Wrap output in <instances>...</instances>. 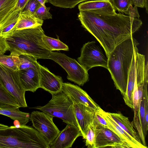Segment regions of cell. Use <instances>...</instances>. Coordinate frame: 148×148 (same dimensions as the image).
Here are the masks:
<instances>
[{
  "instance_id": "cell-2",
  "label": "cell",
  "mask_w": 148,
  "mask_h": 148,
  "mask_svg": "<svg viewBox=\"0 0 148 148\" xmlns=\"http://www.w3.org/2000/svg\"><path fill=\"white\" fill-rule=\"evenodd\" d=\"M139 44L133 36L116 46L107 57L108 69L115 87L124 96L134 55Z\"/></svg>"
},
{
  "instance_id": "cell-41",
  "label": "cell",
  "mask_w": 148,
  "mask_h": 148,
  "mask_svg": "<svg viewBox=\"0 0 148 148\" xmlns=\"http://www.w3.org/2000/svg\"><path fill=\"white\" fill-rule=\"evenodd\" d=\"M41 5H45V3L49 2L48 0H37Z\"/></svg>"
},
{
  "instance_id": "cell-23",
  "label": "cell",
  "mask_w": 148,
  "mask_h": 148,
  "mask_svg": "<svg viewBox=\"0 0 148 148\" xmlns=\"http://www.w3.org/2000/svg\"><path fill=\"white\" fill-rule=\"evenodd\" d=\"M20 105L5 88L0 84V108H19Z\"/></svg>"
},
{
  "instance_id": "cell-8",
  "label": "cell",
  "mask_w": 148,
  "mask_h": 148,
  "mask_svg": "<svg viewBox=\"0 0 148 148\" xmlns=\"http://www.w3.org/2000/svg\"><path fill=\"white\" fill-rule=\"evenodd\" d=\"M77 62L87 71L92 67L101 66L108 69V58L95 41L84 44Z\"/></svg>"
},
{
  "instance_id": "cell-11",
  "label": "cell",
  "mask_w": 148,
  "mask_h": 148,
  "mask_svg": "<svg viewBox=\"0 0 148 148\" xmlns=\"http://www.w3.org/2000/svg\"><path fill=\"white\" fill-rule=\"evenodd\" d=\"M62 91L68 96L73 103H81L94 110L98 109L99 106L85 91L76 85L63 82Z\"/></svg>"
},
{
  "instance_id": "cell-16",
  "label": "cell",
  "mask_w": 148,
  "mask_h": 148,
  "mask_svg": "<svg viewBox=\"0 0 148 148\" xmlns=\"http://www.w3.org/2000/svg\"><path fill=\"white\" fill-rule=\"evenodd\" d=\"M22 84L26 91L33 92L40 88L39 66L19 70Z\"/></svg>"
},
{
  "instance_id": "cell-1",
  "label": "cell",
  "mask_w": 148,
  "mask_h": 148,
  "mask_svg": "<svg viewBox=\"0 0 148 148\" xmlns=\"http://www.w3.org/2000/svg\"><path fill=\"white\" fill-rule=\"evenodd\" d=\"M78 17L82 26L100 43L107 57L116 46L132 36L142 24L139 18L120 12L112 15L79 10Z\"/></svg>"
},
{
  "instance_id": "cell-7",
  "label": "cell",
  "mask_w": 148,
  "mask_h": 148,
  "mask_svg": "<svg viewBox=\"0 0 148 148\" xmlns=\"http://www.w3.org/2000/svg\"><path fill=\"white\" fill-rule=\"evenodd\" d=\"M0 78L3 86L20 107H27L25 96L26 91L21 81L19 70L13 71L0 62Z\"/></svg>"
},
{
  "instance_id": "cell-24",
  "label": "cell",
  "mask_w": 148,
  "mask_h": 148,
  "mask_svg": "<svg viewBox=\"0 0 148 148\" xmlns=\"http://www.w3.org/2000/svg\"><path fill=\"white\" fill-rule=\"evenodd\" d=\"M148 82H146L144 84L142 100L137 112V116L139 123L144 136L145 138L147 135V131L146 130L145 122V106L146 101L148 99L147 90Z\"/></svg>"
},
{
  "instance_id": "cell-19",
  "label": "cell",
  "mask_w": 148,
  "mask_h": 148,
  "mask_svg": "<svg viewBox=\"0 0 148 148\" xmlns=\"http://www.w3.org/2000/svg\"><path fill=\"white\" fill-rule=\"evenodd\" d=\"M22 11L16 8L0 23V36L4 38L12 32Z\"/></svg>"
},
{
  "instance_id": "cell-12",
  "label": "cell",
  "mask_w": 148,
  "mask_h": 148,
  "mask_svg": "<svg viewBox=\"0 0 148 148\" xmlns=\"http://www.w3.org/2000/svg\"><path fill=\"white\" fill-rule=\"evenodd\" d=\"M40 88L51 95L62 91L63 83L62 78L51 73L46 67L39 64Z\"/></svg>"
},
{
  "instance_id": "cell-4",
  "label": "cell",
  "mask_w": 148,
  "mask_h": 148,
  "mask_svg": "<svg viewBox=\"0 0 148 148\" xmlns=\"http://www.w3.org/2000/svg\"><path fill=\"white\" fill-rule=\"evenodd\" d=\"M49 148V145L35 129L26 125L0 129V148Z\"/></svg>"
},
{
  "instance_id": "cell-40",
  "label": "cell",
  "mask_w": 148,
  "mask_h": 148,
  "mask_svg": "<svg viewBox=\"0 0 148 148\" xmlns=\"http://www.w3.org/2000/svg\"><path fill=\"white\" fill-rule=\"evenodd\" d=\"M145 122L146 130L148 129V99L147 100L145 106Z\"/></svg>"
},
{
  "instance_id": "cell-39",
  "label": "cell",
  "mask_w": 148,
  "mask_h": 148,
  "mask_svg": "<svg viewBox=\"0 0 148 148\" xmlns=\"http://www.w3.org/2000/svg\"><path fill=\"white\" fill-rule=\"evenodd\" d=\"M29 0H18L16 8H19L23 11L26 5Z\"/></svg>"
},
{
  "instance_id": "cell-42",
  "label": "cell",
  "mask_w": 148,
  "mask_h": 148,
  "mask_svg": "<svg viewBox=\"0 0 148 148\" xmlns=\"http://www.w3.org/2000/svg\"><path fill=\"white\" fill-rule=\"evenodd\" d=\"M8 127V126L3 124H0V129L6 128Z\"/></svg>"
},
{
  "instance_id": "cell-3",
  "label": "cell",
  "mask_w": 148,
  "mask_h": 148,
  "mask_svg": "<svg viewBox=\"0 0 148 148\" xmlns=\"http://www.w3.org/2000/svg\"><path fill=\"white\" fill-rule=\"evenodd\" d=\"M41 25L12 32L5 37L9 51L19 55L27 54L38 59H49L52 51L42 39L44 32Z\"/></svg>"
},
{
  "instance_id": "cell-26",
  "label": "cell",
  "mask_w": 148,
  "mask_h": 148,
  "mask_svg": "<svg viewBox=\"0 0 148 148\" xmlns=\"http://www.w3.org/2000/svg\"><path fill=\"white\" fill-rule=\"evenodd\" d=\"M43 41L47 48L52 51H53L69 50L68 47L60 40L44 35L42 37Z\"/></svg>"
},
{
  "instance_id": "cell-27",
  "label": "cell",
  "mask_w": 148,
  "mask_h": 148,
  "mask_svg": "<svg viewBox=\"0 0 148 148\" xmlns=\"http://www.w3.org/2000/svg\"><path fill=\"white\" fill-rule=\"evenodd\" d=\"M18 0H0V23L16 8Z\"/></svg>"
},
{
  "instance_id": "cell-20",
  "label": "cell",
  "mask_w": 148,
  "mask_h": 148,
  "mask_svg": "<svg viewBox=\"0 0 148 148\" xmlns=\"http://www.w3.org/2000/svg\"><path fill=\"white\" fill-rule=\"evenodd\" d=\"M109 113L113 120L125 131L138 142L141 143L133 124L128 117L121 113Z\"/></svg>"
},
{
  "instance_id": "cell-35",
  "label": "cell",
  "mask_w": 148,
  "mask_h": 148,
  "mask_svg": "<svg viewBox=\"0 0 148 148\" xmlns=\"http://www.w3.org/2000/svg\"><path fill=\"white\" fill-rule=\"evenodd\" d=\"M132 101L134 115H137L138 110V94L136 81H135L134 88L132 94Z\"/></svg>"
},
{
  "instance_id": "cell-36",
  "label": "cell",
  "mask_w": 148,
  "mask_h": 148,
  "mask_svg": "<svg viewBox=\"0 0 148 148\" xmlns=\"http://www.w3.org/2000/svg\"><path fill=\"white\" fill-rule=\"evenodd\" d=\"M9 46L5 40L0 36V55L4 54L7 51H9Z\"/></svg>"
},
{
  "instance_id": "cell-6",
  "label": "cell",
  "mask_w": 148,
  "mask_h": 148,
  "mask_svg": "<svg viewBox=\"0 0 148 148\" xmlns=\"http://www.w3.org/2000/svg\"><path fill=\"white\" fill-rule=\"evenodd\" d=\"M49 59L58 63L66 71L69 80L80 86H83L89 81L88 71L75 59L64 53L52 51Z\"/></svg>"
},
{
  "instance_id": "cell-15",
  "label": "cell",
  "mask_w": 148,
  "mask_h": 148,
  "mask_svg": "<svg viewBox=\"0 0 148 148\" xmlns=\"http://www.w3.org/2000/svg\"><path fill=\"white\" fill-rule=\"evenodd\" d=\"M75 115L79 128L85 139L89 125L93 121V115L95 111L82 104L73 103Z\"/></svg>"
},
{
  "instance_id": "cell-21",
  "label": "cell",
  "mask_w": 148,
  "mask_h": 148,
  "mask_svg": "<svg viewBox=\"0 0 148 148\" xmlns=\"http://www.w3.org/2000/svg\"><path fill=\"white\" fill-rule=\"evenodd\" d=\"M136 49L134 53L130 68L126 91L123 98L125 104L128 107L133 109L132 101V94L133 92L135 79L136 67L135 63V54Z\"/></svg>"
},
{
  "instance_id": "cell-37",
  "label": "cell",
  "mask_w": 148,
  "mask_h": 148,
  "mask_svg": "<svg viewBox=\"0 0 148 148\" xmlns=\"http://www.w3.org/2000/svg\"><path fill=\"white\" fill-rule=\"evenodd\" d=\"M135 6L140 8H145L146 12L148 13V0H132Z\"/></svg>"
},
{
  "instance_id": "cell-17",
  "label": "cell",
  "mask_w": 148,
  "mask_h": 148,
  "mask_svg": "<svg viewBox=\"0 0 148 148\" xmlns=\"http://www.w3.org/2000/svg\"><path fill=\"white\" fill-rule=\"evenodd\" d=\"M78 8L81 11L112 15L116 14L109 0L88 1L79 4Z\"/></svg>"
},
{
  "instance_id": "cell-13",
  "label": "cell",
  "mask_w": 148,
  "mask_h": 148,
  "mask_svg": "<svg viewBox=\"0 0 148 148\" xmlns=\"http://www.w3.org/2000/svg\"><path fill=\"white\" fill-rule=\"evenodd\" d=\"M82 134L77 127L67 124L58 136L49 145V148H69L71 147L76 138Z\"/></svg>"
},
{
  "instance_id": "cell-31",
  "label": "cell",
  "mask_w": 148,
  "mask_h": 148,
  "mask_svg": "<svg viewBox=\"0 0 148 148\" xmlns=\"http://www.w3.org/2000/svg\"><path fill=\"white\" fill-rule=\"evenodd\" d=\"M95 126L92 123L88 127L85 138L86 145L88 148H93L95 136Z\"/></svg>"
},
{
  "instance_id": "cell-28",
  "label": "cell",
  "mask_w": 148,
  "mask_h": 148,
  "mask_svg": "<svg viewBox=\"0 0 148 148\" xmlns=\"http://www.w3.org/2000/svg\"><path fill=\"white\" fill-rule=\"evenodd\" d=\"M20 66L19 70L31 68H37L39 66L37 59L34 56L27 54L19 56Z\"/></svg>"
},
{
  "instance_id": "cell-30",
  "label": "cell",
  "mask_w": 148,
  "mask_h": 148,
  "mask_svg": "<svg viewBox=\"0 0 148 148\" xmlns=\"http://www.w3.org/2000/svg\"><path fill=\"white\" fill-rule=\"evenodd\" d=\"M87 0H48L49 2L56 6L64 8H72L80 2Z\"/></svg>"
},
{
  "instance_id": "cell-10",
  "label": "cell",
  "mask_w": 148,
  "mask_h": 148,
  "mask_svg": "<svg viewBox=\"0 0 148 148\" xmlns=\"http://www.w3.org/2000/svg\"><path fill=\"white\" fill-rule=\"evenodd\" d=\"M93 148L110 147L112 148H130L118 135L109 128L97 126Z\"/></svg>"
},
{
  "instance_id": "cell-22",
  "label": "cell",
  "mask_w": 148,
  "mask_h": 148,
  "mask_svg": "<svg viewBox=\"0 0 148 148\" xmlns=\"http://www.w3.org/2000/svg\"><path fill=\"white\" fill-rule=\"evenodd\" d=\"M0 114L18 121L21 125H26L30 120L29 114L21 111L19 108H0Z\"/></svg>"
},
{
  "instance_id": "cell-14",
  "label": "cell",
  "mask_w": 148,
  "mask_h": 148,
  "mask_svg": "<svg viewBox=\"0 0 148 148\" xmlns=\"http://www.w3.org/2000/svg\"><path fill=\"white\" fill-rule=\"evenodd\" d=\"M98 110L107 121L108 128L118 135L130 148H147L141 143H139L133 138L121 127L112 119L109 112H106L99 106Z\"/></svg>"
},
{
  "instance_id": "cell-32",
  "label": "cell",
  "mask_w": 148,
  "mask_h": 148,
  "mask_svg": "<svg viewBox=\"0 0 148 148\" xmlns=\"http://www.w3.org/2000/svg\"><path fill=\"white\" fill-rule=\"evenodd\" d=\"M50 7L41 5L36 11L34 15L37 18L42 20L51 19L52 15L49 12Z\"/></svg>"
},
{
  "instance_id": "cell-5",
  "label": "cell",
  "mask_w": 148,
  "mask_h": 148,
  "mask_svg": "<svg viewBox=\"0 0 148 148\" xmlns=\"http://www.w3.org/2000/svg\"><path fill=\"white\" fill-rule=\"evenodd\" d=\"M52 95L51 99L46 105L34 108L53 117L60 118L67 124L73 125L79 128L74 114L73 103L68 96L62 91Z\"/></svg>"
},
{
  "instance_id": "cell-18",
  "label": "cell",
  "mask_w": 148,
  "mask_h": 148,
  "mask_svg": "<svg viewBox=\"0 0 148 148\" xmlns=\"http://www.w3.org/2000/svg\"><path fill=\"white\" fill-rule=\"evenodd\" d=\"M43 23V20L36 17L30 11H23L21 13L12 32L39 25L42 26Z\"/></svg>"
},
{
  "instance_id": "cell-25",
  "label": "cell",
  "mask_w": 148,
  "mask_h": 148,
  "mask_svg": "<svg viewBox=\"0 0 148 148\" xmlns=\"http://www.w3.org/2000/svg\"><path fill=\"white\" fill-rule=\"evenodd\" d=\"M19 55L14 53L9 55H0V62L11 69L16 71L19 70Z\"/></svg>"
},
{
  "instance_id": "cell-9",
  "label": "cell",
  "mask_w": 148,
  "mask_h": 148,
  "mask_svg": "<svg viewBox=\"0 0 148 148\" xmlns=\"http://www.w3.org/2000/svg\"><path fill=\"white\" fill-rule=\"evenodd\" d=\"M53 117L42 112L34 111L30 120L34 127L43 136L49 145L55 139L60 131L53 121Z\"/></svg>"
},
{
  "instance_id": "cell-29",
  "label": "cell",
  "mask_w": 148,
  "mask_h": 148,
  "mask_svg": "<svg viewBox=\"0 0 148 148\" xmlns=\"http://www.w3.org/2000/svg\"><path fill=\"white\" fill-rule=\"evenodd\" d=\"M115 11L129 16V10L133 5L132 0H109Z\"/></svg>"
},
{
  "instance_id": "cell-38",
  "label": "cell",
  "mask_w": 148,
  "mask_h": 148,
  "mask_svg": "<svg viewBox=\"0 0 148 148\" xmlns=\"http://www.w3.org/2000/svg\"><path fill=\"white\" fill-rule=\"evenodd\" d=\"M137 7L136 6L133 7V5H131L129 10V16H130L135 18L137 17L139 18L140 16L139 14Z\"/></svg>"
},
{
  "instance_id": "cell-33",
  "label": "cell",
  "mask_w": 148,
  "mask_h": 148,
  "mask_svg": "<svg viewBox=\"0 0 148 148\" xmlns=\"http://www.w3.org/2000/svg\"><path fill=\"white\" fill-rule=\"evenodd\" d=\"M92 123L95 127L100 126L108 128L107 121L100 113L98 109L94 112Z\"/></svg>"
},
{
  "instance_id": "cell-34",
  "label": "cell",
  "mask_w": 148,
  "mask_h": 148,
  "mask_svg": "<svg viewBox=\"0 0 148 148\" xmlns=\"http://www.w3.org/2000/svg\"><path fill=\"white\" fill-rule=\"evenodd\" d=\"M41 5L37 0H29L23 11H29L34 15L36 11Z\"/></svg>"
}]
</instances>
